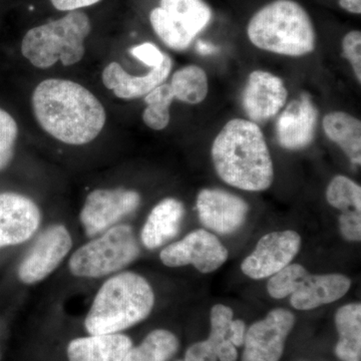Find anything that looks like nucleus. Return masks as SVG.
Returning <instances> with one entry per match:
<instances>
[{
    "instance_id": "obj_9",
    "label": "nucleus",
    "mask_w": 361,
    "mask_h": 361,
    "mask_svg": "<svg viewBox=\"0 0 361 361\" xmlns=\"http://www.w3.org/2000/svg\"><path fill=\"white\" fill-rule=\"evenodd\" d=\"M155 13L161 32L177 51L188 49L213 16L203 0H161Z\"/></svg>"
},
{
    "instance_id": "obj_31",
    "label": "nucleus",
    "mask_w": 361,
    "mask_h": 361,
    "mask_svg": "<svg viewBox=\"0 0 361 361\" xmlns=\"http://www.w3.org/2000/svg\"><path fill=\"white\" fill-rule=\"evenodd\" d=\"M361 211H342L338 218L339 231L344 239L350 242L361 240Z\"/></svg>"
},
{
    "instance_id": "obj_22",
    "label": "nucleus",
    "mask_w": 361,
    "mask_h": 361,
    "mask_svg": "<svg viewBox=\"0 0 361 361\" xmlns=\"http://www.w3.org/2000/svg\"><path fill=\"white\" fill-rule=\"evenodd\" d=\"M336 325L339 339L336 355L341 361L361 360V305L349 303L336 311Z\"/></svg>"
},
{
    "instance_id": "obj_26",
    "label": "nucleus",
    "mask_w": 361,
    "mask_h": 361,
    "mask_svg": "<svg viewBox=\"0 0 361 361\" xmlns=\"http://www.w3.org/2000/svg\"><path fill=\"white\" fill-rule=\"evenodd\" d=\"M326 200L337 210L361 211V187L343 175H337L327 186Z\"/></svg>"
},
{
    "instance_id": "obj_2",
    "label": "nucleus",
    "mask_w": 361,
    "mask_h": 361,
    "mask_svg": "<svg viewBox=\"0 0 361 361\" xmlns=\"http://www.w3.org/2000/svg\"><path fill=\"white\" fill-rule=\"evenodd\" d=\"M214 168L229 186L249 192L269 189L274 166L264 134L257 123L243 118L229 121L211 148Z\"/></svg>"
},
{
    "instance_id": "obj_15",
    "label": "nucleus",
    "mask_w": 361,
    "mask_h": 361,
    "mask_svg": "<svg viewBox=\"0 0 361 361\" xmlns=\"http://www.w3.org/2000/svg\"><path fill=\"white\" fill-rule=\"evenodd\" d=\"M288 90L283 80L269 71H254L242 94V106L251 122L261 123L274 118L284 108Z\"/></svg>"
},
{
    "instance_id": "obj_33",
    "label": "nucleus",
    "mask_w": 361,
    "mask_h": 361,
    "mask_svg": "<svg viewBox=\"0 0 361 361\" xmlns=\"http://www.w3.org/2000/svg\"><path fill=\"white\" fill-rule=\"evenodd\" d=\"M184 361H218L212 346L207 341L196 342L187 349Z\"/></svg>"
},
{
    "instance_id": "obj_35",
    "label": "nucleus",
    "mask_w": 361,
    "mask_h": 361,
    "mask_svg": "<svg viewBox=\"0 0 361 361\" xmlns=\"http://www.w3.org/2000/svg\"><path fill=\"white\" fill-rule=\"evenodd\" d=\"M246 324L243 320L233 319L229 330V341H231L235 348H240L244 345L246 336Z\"/></svg>"
},
{
    "instance_id": "obj_20",
    "label": "nucleus",
    "mask_w": 361,
    "mask_h": 361,
    "mask_svg": "<svg viewBox=\"0 0 361 361\" xmlns=\"http://www.w3.org/2000/svg\"><path fill=\"white\" fill-rule=\"evenodd\" d=\"M132 346L123 334L89 336L71 341L66 355L68 361H123Z\"/></svg>"
},
{
    "instance_id": "obj_30",
    "label": "nucleus",
    "mask_w": 361,
    "mask_h": 361,
    "mask_svg": "<svg viewBox=\"0 0 361 361\" xmlns=\"http://www.w3.org/2000/svg\"><path fill=\"white\" fill-rule=\"evenodd\" d=\"M342 54L351 65L357 82H361V32L353 30L342 39Z\"/></svg>"
},
{
    "instance_id": "obj_21",
    "label": "nucleus",
    "mask_w": 361,
    "mask_h": 361,
    "mask_svg": "<svg viewBox=\"0 0 361 361\" xmlns=\"http://www.w3.org/2000/svg\"><path fill=\"white\" fill-rule=\"evenodd\" d=\"M322 128L330 141L336 142L350 160L361 164V122L345 111H332L323 118Z\"/></svg>"
},
{
    "instance_id": "obj_6",
    "label": "nucleus",
    "mask_w": 361,
    "mask_h": 361,
    "mask_svg": "<svg viewBox=\"0 0 361 361\" xmlns=\"http://www.w3.org/2000/svg\"><path fill=\"white\" fill-rule=\"evenodd\" d=\"M141 247L134 229L118 224L97 235L71 254V274L85 279H99L116 274L134 263Z\"/></svg>"
},
{
    "instance_id": "obj_3",
    "label": "nucleus",
    "mask_w": 361,
    "mask_h": 361,
    "mask_svg": "<svg viewBox=\"0 0 361 361\" xmlns=\"http://www.w3.org/2000/svg\"><path fill=\"white\" fill-rule=\"evenodd\" d=\"M155 292L146 278L121 271L102 284L85 319L90 336L122 334L149 317Z\"/></svg>"
},
{
    "instance_id": "obj_37",
    "label": "nucleus",
    "mask_w": 361,
    "mask_h": 361,
    "mask_svg": "<svg viewBox=\"0 0 361 361\" xmlns=\"http://www.w3.org/2000/svg\"><path fill=\"white\" fill-rule=\"evenodd\" d=\"M179 361H183V360H179Z\"/></svg>"
},
{
    "instance_id": "obj_12",
    "label": "nucleus",
    "mask_w": 361,
    "mask_h": 361,
    "mask_svg": "<svg viewBox=\"0 0 361 361\" xmlns=\"http://www.w3.org/2000/svg\"><path fill=\"white\" fill-rule=\"evenodd\" d=\"M300 248V235L293 230L268 233L244 259L242 272L254 280L269 278L290 264Z\"/></svg>"
},
{
    "instance_id": "obj_34",
    "label": "nucleus",
    "mask_w": 361,
    "mask_h": 361,
    "mask_svg": "<svg viewBox=\"0 0 361 361\" xmlns=\"http://www.w3.org/2000/svg\"><path fill=\"white\" fill-rule=\"evenodd\" d=\"M101 1L102 0H51L54 8L59 11H65V13L80 11L85 7L94 6Z\"/></svg>"
},
{
    "instance_id": "obj_1",
    "label": "nucleus",
    "mask_w": 361,
    "mask_h": 361,
    "mask_svg": "<svg viewBox=\"0 0 361 361\" xmlns=\"http://www.w3.org/2000/svg\"><path fill=\"white\" fill-rule=\"evenodd\" d=\"M33 114L40 127L54 139L71 145L89 144L101 134L106 111L85 87L61 78H49L33 90Z\"/></svg>"
},
{
    "instance_id": "obj_16",
    "label": "nucleus",
    "mask_w": 361,
    "mask_h": 361,
    "mask_svg": "<svg viewBox=\"0 0 361 361\" xmlns=\"http://www.w3.org/2000/svg\"><path fill=\"white\" fill-rule=\"evenodd\" d=\"M318 110L308 94H300L287 104L278 118V144L288 151H300L310 147L315 137Z\"/></svg>"
},
{
    "instance_id": "obj_36",
    "label": "nucleus",
    "mask_w": 361,
    "mask_h": 361,
    "mask_svg": "<svg viewBox=\"0 0 361 361\" xmlns=\"http://www.w3.org/2000/svg\"><path fill=\"white\" fill-rule=\"evenodd\" d=\"M339 6L348 13H361V0H338Z\"/></svg>"
},
{
    "instance_id": "obj_27",
    "label": "nucleus",
    "mask_w": 361,
    "mask_h": 361,
    "mask_svg": "<svg viewBox=\"0 0 361 361\" xmlns=\"http://www.w3.org/2000/svg\"><path fill=\"white\" fill-rule=\"evenodd\" d=\"M308 273L302 265L290 263L269 277L267 282L268 293L274 299H284L290 296Z\"/></svg>"
},
{
    "instance_id": "obj_5",
    "label": "nucleus",
    "mask_w": 361,
    "mask_h": 361,
    "mask_svg": "<svg viewBox=\"0 0 361 361\" xmlns=\"http://www.w3.org/2000/svg\"><path fill=\"white\" fill-rule=\"evenodd\" d=\"M92 32L89 16L70 11L59 20L30 28L23 37L21 52L32 66L49 68L61 61L75 65L85 56V42Z\"/></svg>"
},
{
    "instance_id": "obj_18",
    "label": "nucleus",
    "mask_w": 361,
    "mask_h": 361,
    "mask_svg": "<svg viewBox=\"0 0 361 361\" xmlns=\"http://www.w3.org/2000/svg\"><path fill=\"white\" fill-rule=\"evenodd\" d=\"M351 287L348 276L336 273L313 275L308 273L290 295V304L296 310L307 311L336 302Z\"/></svg>"
},
{
    "instance_id": "obj_13",
    "label": "nucleus",
    "mask_w": 361,
    "mask_h": 361,
    "mask_svg": "<svg viewBox=\"0 0 361 361\" xmlns=\"http://www.w3.org/2000/svg\"><path fill=\"white\" fill-rule=\"evenodd\" d=\"M201 224L219 235H231L246 222L249 205L241 197L221 189H203L197 196Z\"/></svg>"
},
{
    "instance_id": "obj_17",
    "label": "nucleus",
    "mask_w": 361,
    "mask_h": 361,
    "mask_svg": "<svg viewBox=\"0 0 361 361\" xmlns=\"http://www.w3.org/2000/svg\"><path fill=\"white\" fill-rule=\"evenodd\" d=\"M173 68L172 59L166 54L159 68H152L144 75H130L120 63H111L103 71V82L118 99H135L147 96L151 90L163 84Z\"/></svg>"
},
{
    "instance_id": "obj_8",
    "label": "nucleus",
    "mask_w": 361,
    "mask_h": 361,
    "mask_svg": "<svg viewBox=\"0 0 361 361\" xmlns=\"http://www.w3.org/2000/svg\"><path fill=\"white\" fill-rule=\"evenodd\" d=\"M73 237L63 224L45 228L20 261L18 279L25 285L40 283L51 275L73 249Z\"/></svg>"
},
{
    "instance_id": "obj_24",
    "label": "nucleus",
    "mask_w": 361,
    "mask_h": 361,
    "mask_svg": "<svg viewBox=\"0 0 361 361\" xmlns=\"http://www.w3.org/2000/svg\"><path fill=\"white\" fill-rule=\"evenodd\" d=\"M169 84L175 99L188 104H201L209 92L206 71L195 65L186 66L175 71Z\"/></svg>"
},
{
    "instance_id": "obj_14",
    "label": "nucleus",
    "mask_w": 361,
    "mask_h": 361,
    "mask_svg": "<svg viewBox=\"0 0 361 361\" xmlns=\"http://www.w3.org/2000/svg\"><path fill=\"white\" fill-rule=\"evenodd\" d=\"M40 224L42 212L35 201L23 194L0 193V249L25 243Z\"/></svg>"
},
{
    "instance_id": "obj_10",
    "label": "nucleus",
    "mask_w": 361,
    "mask_h": 361,
    "mask_svg": "<svg viewBox=\"0 0 361 361\" xmlns=\"http://www.w3.org/2000/svg\"><path fill=\"white\" fill-rule=\"evenodd\" d=\"M227 248L212 232L197 229L160 252V260L170 268L192 265L201 273L214 272L227 261Z\"/></svg>"
},
{
    "instance_id": "obj_23",
    "label": "nucleus",
    "mask_w": 361,
    "mask_h": 361,
    "mask_svg": "<svg viewBox=\"0 0 361 361\" xmlns=\"http://www.w3.org/2000/svg\"><path fill=\"white\" fill-rule=\"evenodd\" d=\"M180 342L173 332L156 329L137 346H132L123 361H169L177 353Z\"/></svg>"
},
{
    "instance_id": "obj_19",
    "label": "nucleus",
    "mask_w": 361,
    "mask_h": 361,
    "mask_svg": "<svg viewBox=\"0 0 361 361\" xmlns=\"http://www.w3.org/2000/svg\"><path fill=\"white\" fill-rule=\"evenodd\" d=\"M185 216V207L178 199L165 198L149 212L141 231L145 248L155 250L179 234Z\"/></svg>"
},
{
    "instance_id": "obj_28",
    "label": "nucleus",
    "mask_w": 361,
    "mask_h": 361,
    "mask_svg": "<svg viewBox=\"0 0 361 361\" xmlns=\"http://www.w3.org/2000/svg\"><path fill=\"white\" fill-rule=\"evenodd\" d=\"M234 312L224 304H216L210 313L211 331L207 341L210 343L216 355L225 343L229 342L230 325L233 322ZM231 342V341H230Z\"/></svg>"
},
{
    "instance_id": "obj_25",
    "label": "nucleus",
    "mask_w": 361,
    "mask_h": 361,
    "mask_svg": "<svg viewBox=\"0 0 361 361\" xmlns=\"http://www.w3.org/2000/svg\"><path fill=\"white\" fill-rule=\"evenodd\" d=\"M147 106L142 113V121L147 127L161 130L168 127L171 120L170 108L175 97L170 84H161L145 96Z\"/></svg>"
},
{
    "instance_id": "obj_32",
    "label": "nucleus",
    "mask_w": 361,
    "mask_h": 361,
    "mask_svg": "<svg viewBox=\"0 0 361 361\" xmlns=\"http://www.w3.org/2000/svg\"><path fill=\"white\" fill-rule=\"evenodd\" d=\"M130 54L134 58L139 59L149 68H159L165 59L166 54L161 52L159 47L151 42L135 45L130 49Z\"/></svg>"
},
{
    "instance_id": "obj_29",
    "label": "nucleus",
    "mask_w": 361,
    "mask_h": 361,
    "mask_svg": "<svg viewBox=\"0 0 361 361\" xmlns=\"http://www.w3.org/2000/svg\"><path fill=\"white\" fill-rule=\"evenodd\" d=\"M18 127L13 116L0 109V172L6 170L14 156Z\"/></svg>"
},
{
    "instance_id": "obj_7",
    "label": "nucleus",
    "mask_w": 361,
    "mask_h": 361,
    "mask_svg": "<svg viewBox=\"0 0 361 361\" xmlns=\"http://www.w3.org/2000/svg\"><path fill=\"white\" fill-rule=\"evenodd\" d=\"M142 197L135 190L118 187L90 192L80 213L85 236L92 239L102 234L137 210Z\"/></svg>"
},
{
    "instance_id": "obj_4",
    "label": "nucleus",
    "mask_w": 361,
    "mask_h": 361,
    "mask_svg": "<svg viewBox=\"0 0 361 361\" xmlns=\"http://www.w3.org/2000/svg\"><path fill=\"white\" fill-rule=\"evenodd\" d=\"M247 35L258 49L280 56H303L316 47L314 25L294 0H274L252 16Z\"/></svg>"
},
{
    "instance_id": "obj_11",
    "label": "nucleus",
    "mask_w": 361,
    "mask_h": 361,
    "mask_svg": "<svg viewBox=\"0 0 361 361\" xmlns=\"http://www.w3.org/2000/svg\"><path fill=\"white\" fill-rule=\"evenodd\" d=\"M294 324L295 316L291 311L271 310L247 329L242 361H279Z\"/></svg>"
}]
</instances>
